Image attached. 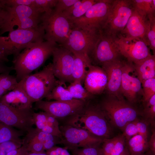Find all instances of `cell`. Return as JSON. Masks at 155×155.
Wrapping results in <instances>:
<instances>
[{
    "mask_svg": "<svg viewBox=\"0 0 155 155\" xmlns=\"http://www.w3.org/2000/svg\"><path fill=\"white\" fill-rule=\"evenodd\" d=\"M64 119V124L84 130L103 139L110 138L112 134L110 123L100 105L89 101L78 112Z\"/></svg>",
    "mask_w": 155,
    "mask_h": 155,
    "instance_id": "6da1fadb",
    "label": "cell"
},
{
    "mask_svg": "<svg viewBox=\"0 0 155 155\" xmlns=\"http://www.w3.org/2000/svg\"><path fill=\"white\" fill-rule=\"evenodd\" d=\"M58 46L52 41L32 44L13 59L14 70L18 82L42 65Z\"/></svg>",
    "mask_w": 155,
    "mask_h": 155,
    "instance_id": "7a4b0ae2",
    "label": "cell"
},
{
    "mask_svg": "<svg viewBox=\"0 0 155 155\" xmlns=\"http://www.w3.org/2000/svg\"><path fill=\"white\" fill-rule=\"evenodd\" d=\"M52 68L49 63L40 71L26 77L20 82L32 103L42 100L56 85Z\"/></svg>",
    "mask_w": 155,
    "mask_h": 155,
    "instance_id": "3957f363",
    "label": "cell"
},
{
    "mask_svg": "<svg viewBox=\"0 0 155 155\" xmlns=\"http://www.w3.org/2000/svg\"><path fill=\"white\" fill-rule=\"evenodd\" d=\"M109 123L123 131L129 123L138 118V111L124 99L109 95L100 105Z\"/></svg>",
    "mask_w": 155,
    "mask_h": 155,
    "instance_id": "277c9868",
    "label": "cell"
},
{
    "mask_svg": "<svg viewBox=\"0 0 155 155\" xmlns=\"http://www.w3.org/2000/svg\"><path fill=\"white\" fill-rule=\"evenodd\" d=\"M101 30L95 27H73L68 36L59 45L73 53L88 55L100 37Z\"/></svg>",
    "mask_w": 155,
    "mask_h": 155,
    "instance_id": "5b68a950",
    "label": "cell"
},
{
    "mask_svg": "<svg viewBox=\"0 0 155 155\" xmlns=\"http://www.w3.org/2000/svg\"><path fill=\"white\" fill-rule=\"evenodd\" d=\"M40 24L44 31V39L63 44L67 38L72 28V23L62 13L51 11L42 13Z\"/></svg>",
    "mask_w": 155,
    "mask_h": 155,
    "instance_id": "8992f818",
    "label": "cell"
},
{
    "mask_svg": "<svg viewBox=\"0 0 155 155\" xmlns=\"http://www.w3.org/2000/svg\"><path fill=\"white\" fill-rule=\"evenodd\" d=\"M134 9L132 0H114L102 32L114 37L125 27Z\"/></svg>",
    "mask_w": 155,
    "mask_h": 155,
    "instance_id": "52a82bcc",
    "label": "cell"
},
{
    "mask_svg": "<svg viewBox=\"0 0 155 155\" xmlns=\"http://www.w3.org/2000/svg\"><path fill=\"white\" fill-rule=\"evenodd\" d=\"M44 31L40 24L38 27L27 29H16L9 32L7 36H1L15 58L31 44L44 41Z\"/></svg>",
    "mask_w": 155,
    "mask_h": 155,
    "instance_id": "ba28073f",
    "label": "cell"
},
{
    "mask_svg": "<svg viewBox=\"0 0 155 155\" xmlns=\"http://www.w3.org/2000/svg\"><path fill=\"white\" fill-rule=\"evenodd\" d=\"M59 128L61 135V144H63L67 149L99 145L104 140L85 130L68 125L64 124Z\"/></svg>",
    "mask_w": 155,
    "mask_h": 155,
    "instance_id": "9c48e42d",
    "label": "cell"
},
{
    "mask_svg": "<svg viewBox=\"0 0 155 155\" xmlns=\"http://www.w3.org/2000/svg\"><path fill=\"white\" fill-rule=\"evenodd\" d=\"M34 113L32 108H17L0 101V122L24 132L33 128Z\"/></svg>",
    "mask_w": 155,
    "mask_h": 155,
    "instance_id": "30bf717a",
    "label": "cell"
},
{
    "mask_svg": "<svg viewBox=\"0 0 155 155\" xmlns=\"http://www.w3.org/2000/svg\"><path fill=\"white\" fill-rule=\"evenodd\" d=\"M114 0H98L81 17L71 22L73 27L96 28L102 30L110 12Z\"/></svg>",
    "mask_w": 155,
    "mask_h": 155,
    "instance_id": "8fae6325",
    "label": "cell"
},
{
    "mask_svg": "<svg viewBox=\"0 0 155 155\" xmlns=\"http://www.w3.org/2000/svg\"><path fill=\"white\" fill-rule=\"evenodd\" d=\"M115 37L101 30L100 35L88 56L91 64L101 66L104 63L120 59L121 55L115 41Z\"/></svg>",
    "mask_w": 155,
    "mask_h": 155,
    "instance_id": "7c38bea8",
    "label": "cell"
},
{
    "mask_svg": "<svg viewBox=\"0 0 155 155\" xmlns=\"http://www.w3.org/2000/svg\"><path fill=\"white\" fill-rule=\"evenodd\" d=\"M86 102L75 99L65 101L41 100L35 102L34 108L46 112L57 120L64 119L79 111Z\"/></svg>",
    "mask_w": 155,
    "mask_h": 155,
    "instance_id": "4fadbf2b",
    "label": "cell"
},
{
    "mask_svg": "<svg viewBox=\"0 0 155 155\" xmlns=\"http://www.w3.org/2000/svg\"><path fill=\"white\" fill-rule=\"evenodd\" d=\"M52 55V68L55 76L59 81L65 83L72 82L73 53L69 50L58 45L53 51Z\"/></svg>",
    "mask_w": 155,
    "mask_h": 155,
    "instance_id": "5bb4252c",
    "label": "cell"
},
{
    "mask_svg": "<svg viewBox=\"0 0 155 155\" xmlns=\"http://www.w3.org/2000/svg\"><path fill=\"white\" fill-rule=\"evenodd\" d=\"M115 39L121 55L129 62L133 63L151 55L148 46L140 39L125 38L120 34Z\"/></svg>",
    "mask_w": 155,
    "mask_h": 155,
    "instance_id": "9a60e30c",
    "label": "cell"
},
{
    "mask_svg": "<svg viewBox=\"0 0 155 155\" xmlns=\"http://www.w3.org/2000/svg\"><path fill=\"white\" fill-rule=\"evenodd\" d=\"M150 23L148 16L134 7L125 27L119 34L125 38L140 39L149 46L147 34Z\"/></svg>",
    "mask_w": 155,
    "mask_h": 155,
    "instance_id": "2e32d148",
    "label": "cell"
},
{
    "mask_svg": "<svg viewBox=\"0 0 155 155\" xmlns=\"http://www.w3.org/2000/svg\"><path fill=\"white\" fill-rule=\"evenodd\" d=\"M134 71L133 63L125 62L122 70L121 91V94L131 103L136 102L139 95H142V83L137 77L133 74Z\"/></svg>",
    "mask_w": 155,
    "mask_h": 155,
    "instance_id": "e0dca14e",
    "label": "cell"
},
{
    "mask_svg": "<svg viewBox=\"0 0 155 155\" xmlns=\"http://www.w3.org/2000/svg\"><path fill=\"white\" fill-rule=\"evenodd\" d=\"M125 62L120 59L104 63L102 68L106 73L107 83L106 88L109 95L122 99L121 86L123 68Z\"/></svg>",
    "mask_w": 155,
    "mask_h": 155,
    "instance_id": "ac0fdd59",
    "label": "cell"
},
{
    "mask_svg": "<svg viewBox=\"0 0 155 155\" xmlns=\"http://www.w3.org/2000/svg\"><path fill=\"white\" fill-rule=\"evenodd\" d=\"M84 88L90 94H102L106 88L107 78L104 69L99 66L91 65L84 81Z\"/></svg>",
    "mask_w": 155,
    "mask_h": 155,
    "instance_id": "d6986e66",
    "label": "cell"
},
{
    "mask_svg": "<svg viewBox=\"0 0 155 155\" xmlns=\"http://www.w3.org/2000/svg\"><path fill=\"white\" fill-rule=\"evenodd\" d=\"M7 7L9 14L8 21L5 26L0 31V35L14 30L12 28L13 25L21 20L28 17H40L42 14L36 8L32 7L20 5L13 7Z\"/></svg>",
    "mask_w": 155,
    "mask_h": 155,
    "instance_id": "ffe728a7",
    "label": "cell"
},
{
    "mask_svg": "<svg viewBox=\"0 0 155 155\" xmlns=\"http://www.w3.org/2000/svg\"><path fill=\"white\" fill-rule=\"evenodd\" d=\"M0 101L17 108H32V103L20 82L14 89L1 97Z\"/></svg>",
    "mask_w": 155,
    "mask_h": 155,
    "instance_id": "44dd1931",
    "label": "cell"
},
{
    "mask_svg": "<svg viewBox=\"0 0 155 155\" xmlns=\"http://www.w3.org/2000/svg\"><path fill=\"white\" fill-rule=\"evenodd\" d=\"M34 125L42 131L57 136L61 139V135L57 120L44 111L36 113L33 115Z\"/></svg>",
    "mask_w": 155,
    "mask_h": 155,
    "instance_id": "7402d4cb",
    "label": "cell"
},
{
    "mask_svg": "<svg viewBox=\"0 0 155 155\" xmlns=\"http://www.w3.org/2000/svg\"><path fill=\"white\" fill-rule=\"evenodd\" d=\"M133 63L135 74L141 83L144 81L155 78V55L151 54Z\"/></svg>",
    "mask_w": 155,
    "mask_h": 155,
    "instance_id": "603a6c76",
    "label": "cell"
},
{
    "mask_svg": "<svg viewBox=\"0 0 155 155\" xmlns=\"http://www.w3.org/2000/svg\"><path fill=\"white\" fill-rule=\"evenodd\" d=\"M73 53L74 55L72 73L73 80L78 81L82 83L84 82L92 64L88 55Z\"/></svg>",
    "mask_w": 155,
    "mask_h": 155,
    "instance_id": "cb8c5ba5",
    "label": "cell"
},
{
    "mask_svg": "<svg viewBox=\"0 0 155 155\" xmlns=\"http://www.w3.org/2000/svg\"><path fill=\"white\" fill-rule=\"evenodd\" d=\"M26 136L35 138L43 145L45 150L51 149L56 145L61 144L59 137L42 131L37 128H32L26 132Z\"/></svg>",
    "mask_w": 155,
    "mask_h": 155,
    "instance_id": "d4e9b609",
    "label": "cell"
},
{
    "mask_svg": "<svg viewBox=\"0 0 155 155\" xmlns=\"http://www.w3.org/2000/svg\"><path fill=\"white\" fill-rule=\"evenodd\" d=\"M47 101H65L73 99L65 83L57 80V83L50 93L45 98Z\"/></svg>",
    "mask_w": 155,
    "mask_h": 155,
    "instance_id": "484cf974",
    "label": "cell"
},
{
    "mask_svg": "<svg viewBox=\"0 0 155 155\" xmlns=\"http://www.w3.org/2000/svg\"><path fill=\"white\" fill-rule=\"evenodd\" d=\"M126 142L130 154L144 153L149 150L148 138L141 134L133 136Z\"/></svg>",
    "mask_w": 155,
    "mask_h": 155,
    "instance_id": "4316f807",
    "label": "cell"
},
{
    "mask_svg": "<svg viewBox=\"0 0 155 155\" xmlns=\"http://www.w3.org/2000/svg\"><path fill=\"white\" fill-rule=\"evenodd\" d=\"M24 133L0 122V143L9 141L22 142L20 137Z\"/></svg>",
    "mask_w": 155,
    "mask_h": 155,
    "instance_id": "83f0119b",
    "label": "cell"
},
{
    "mask_svg": "<svg viewBox=\"0 0 155 155\" xmlns=\"http://www.w3.org/2000/svg\"><path fill=\"white\" fill-rule=\"evenodd\" d=\"M67 88L74 99L86 102L89 101L93 95L82 86L81 82L78 81H73Z\"/></svg>",
    "mask_w": 155,
    "mask_h": 155,
    "instance_id": "f1b7e54d",
    "label": "cell"
},
{
    "mask_svg": "<svg viewBox=\"0 0 155 155\" xmlns=\"http://www.w3.org/2000/svg\"><path fill=\"white\" fill-rule=\"evenodd\" d=\"M16 77L9 73L0 74V98L14 89L18 84Z\"/></svg>",
    "mask_w": 155,
    "mask_h": 155,
    "instance_id": "f546056e",
    "label": "cell"
},
{
    "mask_svg": "<svg viewBox=\"0 0 155 155\" xmlns=\"http://www.w3.org/2000/svg\"><path fill=\"white\" fill-rule=\"evenodd\" d=\"M134 8L148 17L155 15V0H132Z\"/></svg>",
    "mask_w": 155,
    "mask_h": 155,
    "instance_id": "4dcf8cb0",
    "label": "cell"
},
{
    "mask_svg": "<svg viewBox=\"0 0 155 155\" xmlns=\"http://www.w3.org/2000/svg\"><path fill=\"white\" fill-rule=\"evenodd\" d=\"M98 1V0H83L82 2L76 7L67 18L71 22L81 17Z\"/></svg>",
    "mask_w": 155,
    "mask_h": 155,
    "instance_id": "1f68e13d",
    "label": "cell"
},
{
    "mask_svg": "<svg viewBox=\"0 0 155 155\" xmlns=\"http://www.w3.org/2000/svg\"><path fill=\"white\" fill-rule=\"evenodd\" d=\"M22 145L29 152L39 153L45 151L44 146L41 143L35 138L26 135L22 140Z\"/></svg>",
    "mask_w": 155,
    "mask_h": 155,
    "instance_id": "d6a6232c",
    "label": "cell"
},
{
    "mask_svg": "<svg viewBox=\"0 0 155 155\" xmlns=\"http://www.w3.org/2000/svg\"><path fill=\"white\" fill-rule=\"evenodd\" d=\"M41 16L28 17L21 19L13 25L12 28L14 29V27L16 26H18L17 29H27L36 28L40 24Z\"/></svg>",
    "mask_w": 155,
    "mask_h": 155,
    "instance_id": "836d02e7",
    "label": "cell"
},
{
    "mask_svg": "<svg viewBox=\"0 0 155 155\" xmlns=\"http://www.w3.org/2000/svg\"><path fill=\"white\" fill-rule=\"evenodd\" d=\"M142 86L143 100L145 104L155 94V78L143 81Z\"/></svg>",
    "mask_w": 155,
    "mask_h": 155,
    "instance_id": "e575fe53",
    "label": "cell"
},
{
    "mask_svg": "<svg viewBox=\"0 0 155 155\" xmlns=\"http://www.w3.org/2000/svg\"><path fill=\"white\" fill-rule=\"evenodd\" d=\"M58 0H35V7L42 14L49 12L55 7Z\"/></svg>",
    "mask_w": 155,
    "mask_h": 155,
    "instance_id": "d590c367",
    "label": "cell"
},
{
    "mask_svg": "<svg viewBox=\"0 0 155 155\" xmlns=\"http://www.w3.org/2000/svg\"><path fill=\"white\" fill-rule=\"evenodd\" d=\"M148 17L150 23L147 38L150 48L155 55V15Z\"/></svg>",
    "mask_w": 155,
    "mask_h": 155,
    "instance_id": "8d00e7d4",
    "label": "cell"
},
{
    "mask_svg": "<svg viewBox=\"0 0 155 155\" xmlns=\"http://www.w3.org/2000/svg\"><path fill=\"white\" fill-rule=\"evenodd\" d=\"M117 136L111 138L104 139L100 146V155H110L113 149Z\"/></svg>",
    "mask_w": 155,
    "mask_h": 155,
    "instance_id": "74e56055",
    "label": "cell"
},
{
    "mask_svg": "<svg viewBox=\"0 0 155 155\" xmlns=\"http://www.w3.org/2000/svg\"><path fill=\"white\" fill-rule=\"evenodd\" d=\"M22 142L9 141L0 143V155H6L9 152L21 147Z\"/></svg>",
    "mask_w": 155,
    "mask_h": 155,
    "instance_id": "f35d334b",
    "label": "cell"
},
{
    "mask_svg": "<svg viewBox=\"0 0 155 155\" xmlns=\"http://www.w3.org/2000/svg\"><path fill=\"white\" fill-rule=\"evenodd\" d=\"M138 119L129 123L124 127L123 134L125 137L126 142L132 137L138 134L136 126Z\"/></svg>",
    "mask_w": 155,
    "mask_h": 155,
    "instance_id": "ab89813d",
    "label": "cell"
},
{
    "mask_svg": "<svg viewBox=\"0 0 155 155\" xmlns=\"http://www.w3.org/2000/svg\"><path fill=\"white\" fill-rule=\"evenodd\" d=\"M126 141L122 134L117 136L113 150L110 155H119L124 151L126 146Z\"/></svg>",
    "mask_w": 155,
    "mask_h": 155,
    "instance_id": "60d3db41",
    "label": "cell"
},
{
    "mask_svg": "<svg viewBox=\"0 0 155 155\" xmlns=\"http://www.w3.org/2000/svg\"><path fill=\"white\" fill-rule=\"evenodd\" d=\"M3 3L9 7L26 5L35 7V0H2Z\"/></svg>",
    "mask_w": 155,
    "mask_h": 155,
    "instance_id": "b9f144b4",
    "label": "cell"
},
{
    "mask_svg": "<svg viewBox=\"0 0 155 155\" xmlns=\"http://www.w3.org/2000/svg\"><path fill=\"white\" fill-rule=\"evenodd\" d=\"M8 19L7 6L3 3L2 0H0V31L6 25Z\"/></svg>",
    "mask_w": 155,
    "mask_h": 155,
    "instance_id": "7bdbcfd3",
    "label": "cell"
},
{
    "mask_svg": "<svg viewBox=\"0 0 155 155\" xmlns=\"http://www.w3.org/2000/svg\"><path fill=\"white\" fill-rule=\"evenodd\" d=\"M78 0H58L54 9L55 12L58 13H62L69 7L75 3Z\"/></svg>",
    "mask_w": 155,
    "mask_h": 155,
    "instance_id": "ee69618b",
    "label": "cell"
},
{
    "mask_svg": "<svg viewBox=\"0 0 155 155\" xmlns=\"http://www.w3.org/2000/svg\"><path fill=\"white\" fill-rule=\"evenodd\" d=\"M143 113L145 120L154 127L155 125V105L152 106L144 105Z\"/></svg>",
    "mask_w": 155,
    "mask_h": 155,
    "instance_id": "f6af8a7d",
    "label": "cell"
},
{
    "mask_svg": "<svg viewBox=\"0 0 155 155\" xmlns=\"http://www.w3.org/2000/svg\"><path fill=\"white\" fill-rule=\"evenodd\" d=\"M12 55L0 36V62L5 63L9 61L8 57Z\"/></svg>",
    "mask_w": 155,
    "mask_h": 155,
    "instance_id": "bcb514c9",
    "label": "cell"
},
{
    "mask_svg": "<svg viewBox=\"0 0 155 155\" xmlns=\"http://www.w3.org/2000/svg\"><path fill=\"white\" fill-rule=\"evenodd\" d=\"M100 145L75 149L85 155H100Z\"/></svg>",
    "mask_w": 155,
    "mask_h": 155,
    "instance_id": "7dc6e473",
    "label": "cell"
},
{
    "mask_svg": "<svg viewBox=\"0 0 155 155\" xmlns=\"http://www.w3.org/2000/svg\"><path fill=\"white\" fill-rule=\"evenodd\" d=\"M150 124L146 120H140L138 119L136 123V126L138 134L143 135L148 138V125Z\"/></svg>",
    "mask_w": 155,
    "mask_h": 155,
    "instance_id": "c3c4849f",
    "label": "cell"
},
{
    "mask_svg": "<svg viewBox=\"0 0 155 155\" xmlns=\"http://www.w3.org/2000/svg\"><path fill=\"white\" fill-rule=\"evenodd\" d=\"M47 155H71L65 148H62L55 146L46 150Z\"/></svg>",
    "mask_w": 155,
    "mask_h": 155,
    "instance_id": "681fc988",
    "label": "cell"
},
{
    "mask_svg": "<svg viewBox=\"0 0 155 155\" xmlns=\"http://www.w3.org/2000/svg\"><path fill=\"white\" fill-rule=\"evenodd\" d=\"M152 134L150 141L148 142L149 154L150 155H155V131L154 129L152 130Z\"/></svg>",
    "mask_w": 155,
    "mask_h": 155,
    "instance_id": "f907efd6",
    "label": "cell"
},
{
    "mask_svg": "<svg viewBox=\"0 0 155 155\" xmlns=\"http://www.w3.org/2000/svg\"><path fill=\"white\" fill-rule=\"evenodd\" d=\"M83 1V0H78L75 3L63 12L62 13L67 18L71 13L73 10L76 7L81 4Z\"/></svg>",
    "mask_w": 155,
    "mask_h": 155,
    "instance_id": "816d5d0a",
    "label": "cell"
},
{
    "mask_svg": "<svg viewBox=\"0 0 155 155\" xmlns=\"http://www.w3.org/2000/svg\"><path fill=\"white\" fill-rule=\"evenodd\" d=\"M4 63L0 62V74L2 73H9L12 71L14 70L13 66H8Z\"/></svg>",
    "mask_w": 155,
    "mask_h": 155,
    "instance_id": "f5cc1de1",
    "label": "cell"
},
{
    "mask_svg": "<svg viewBox=\"0 0 155 155\" xmlns=\"http://www.w3.org/2000/svg\"><path fill=\"white\" fill-rule=\"evenodd\" d=\"M28 152L26 148L22 145L20 151L16 155H25Z\"/></svg>",
    "mask_w": 155,
    "mask_h": 155,
    "instance_id": "db71d44e",
    "label": "cell"
},
{
    "mask_svg": "<svg viewBox=\"0 0 155 155\" xmlns=\"http://www.w3.org/2000/svg\"><path fill=\"white\" fill-rule=\"evenodd\" d=\"M21 147L19 148L11 151L9 152L6 155H16L20 151Z\"/></svg>",
    "mask_w": 155,
    "mask_h": 155,
    "instance_id": "11a10c76",
    "label": "cell"
},
{
    "mask_svg": "<svg viewBox=\"0 0 155 155\" xmlns=\"http://www.w3.org/2000/svg\"><path fill=\"white\" fill-rule=\"evenodd\" d=\"M25 155H47L46 152L41 153H35L28 152Z\"/></svg>",
    "mask_w": 155,
    "mask_h": 155,
    "instance_id": "9f6ffc18",
    "label": "cell"
},
{
    "mask_svg": "<svg viewBox=\"0 0 155 155\" xmlns=\"http://www.w3.org/2000/svg\"><path fill=\"white\" fill-rule=\"evenodd\" d=\"M119 155H130L127 146L123 152Z\"/></svg>",
    "mask_w": 155,
    "mask_h": 155,
    "instance_id": "6f0895ef",
    "label": "cell"
},
{
    "mask_svg": "<svg viewBox=\"0 0 155 155\" xmlns=\"http://www.w3.org/2000/svg\"><path fill=\"white\" fill-rule=\"evenodd\" d=\"M73 155H85L84 154L80 153L76 149L71 150Z\"/></svg>",
    "mask_w": 155,
    "mask_h": 155,
    "instance_id": "680465c9",
    "label": "cell"
},
{
    "mask_svg": "<svg viewBox=\"0 0 155 155\" xmlns=\"http://www.w3.org/2000/svg\"><path fill=\"white\" fill-rule=\"evenodd\" d=\"M149 154H145L144 153H142V154H130V155H149Z\"/></svg>",
    "mask_w": 155,
    "mask_h": 155,
    "instance_id": "91938a15",
    "label": "cell"
}]
</instances>
